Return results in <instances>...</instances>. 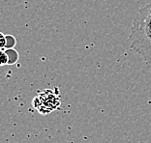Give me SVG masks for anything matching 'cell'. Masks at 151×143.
<instances>
[{
    "mask_svg": "<svg viewBox=\"0 0 151 143\" xmlns=\"http://www.w3.org/2000/svg\"><path fill=\"white\" fill-rule=\"evenodd\" d=\"M130 47L151 65V2L140 8L133 19Z\"/></svg>",
    "mask_w": 151,
    "mask_h": 143,
    "instance_id": "obj_1",
    "label": "cell"
},
{
    "mask_svg": "<svg viewBox=\"0 0 151 143\" xmlns=\"http://www.w3.org/2000/svg\"><path fill=\"white\" fill-rule=\"evenodd\" d=\"M4 51L6 52L7 56H8V65H13V64H16L19 60V53L17 50L14 49H5Z\"/></svg>",
    "mask_w": 151,
    "mask_h": 143,
    "instance_id": "obj_2",
    "label": "cell"
},
{
    "mask_svg": "<svg viewBox=\"0 0 151 143\" xmlns=\"http://www.w3.org/2000/svg\"><path fill=\"white\" fill-rule=\"evenodd\" d=\"M5 46L4 49L1 50H5V49H14V46H16L17 44V40L13 35H5Z\"/></svg>",
    "mask_w": 151,
    "mask_h": 143,
    "instance_id": "obj_3",
    "label": "cell"
},
{
    "mask_svg": "<svg viewBox=\"0 0 151 143\" xmlns=\"http://www.w3.org/2000/svg\"><path fill=\"white\" fill-rule=\"evenodd\" d=\"M1 65H8V56L4 50H1Z\"/></svg>",
    "mask_w": 151,
    "mask_h": 143,
    "instance_id": "obj_4",
    "label": "cell"
},
{
    "mask_svg": "<svg viewBox=\"0 0 151 143\" xmlns=\"http://www.w3.org/2000/svg\"><path fill=\"white\" fill-rule=\"evenodd\" d=\"M0 37H1V39H0V46H1V49H4V46H5V42H6L5 34L4 33H0Z\"/></svg>",
    "mask_w": 151,
    "mask_h": 143,
    "instance_id": "obj_5",
    "label": "cell"
}]
</instances>
